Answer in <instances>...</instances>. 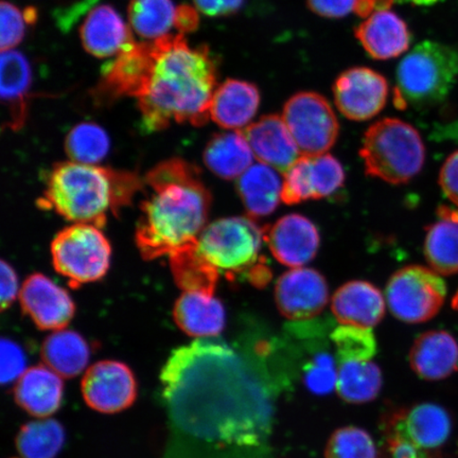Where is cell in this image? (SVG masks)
Masks as SVG:
<instances>
[{"instance_id":"38","label":"cell","mask_w":458,"mask_h":458,"mask_svg":"<svg viewBox=\"0 0 458 458\" xmlns=\"http://www.w3.org/2000/svg\"><path fill=\"white\" fill-rule=\"evenodd\" d=\"M0 21H2V51L13 50L26 36L28 22L24 13L15 4L3 0L0 4Z\"/></svg>"},{"instance_id":"7","label":"cell","mask_w":458,"mask_h":458,"mask_svg":"<svg viewBox=\"0 0 458 458\" xmlns=\"http://www.w3.org/2000/svg\"><path fill=\"white\" fill-rule=\"evenodd\" d=\"M265 229L246 216L216 220L200 233L199 249L217 270L233 277L258 262Z\"/></svg>"},{"instance_id":"49","label":"cell","mask_w":458,"mask_h":458,"mask_svg":"<svg viewBox=\"0 0 458 458\" xmlns=\"http://www.w3.org/2000/svg\"><path fill=\"white\" fill-rule=\"evenodd\" d=\"M24 14L26 17V21L28 22L29 26L36 25V22L38 21V10L34 7H28L24 11Z\"/></svg>"},{"instance_id":"12","label":"cell","mask_w":458,"mask_h":458,"mask_svg":"<svg viewBox=\"0 0 458 458\" xmlns=\"http://www.w3.org/2000/svg\"><path fill=\"white\" fill-rule=\"evenodd\" d=\"M345 182L339 160L329 154L301 156L284 174L282 200L295 205L331 196Z\"/></svg>"},{"instance_id":"45","label":"cell","mask_w":458,"mask_h":458,"mask_svg":"<svg viewBox=\"0 0 458 458\" xmlns=\"http://www.w3.org/2000/svg\"><path fill=\"white\" fill-rule=\"evenodd\" d=\"M245 0H193L199 13L209 17H225L237 13Z\"/></svg>"},{"instance_id":"20","label":"cell","mask_w":458,"mask_h":458,"mask_svg":"<svg viewBox=\"0 0 458 458\" xmlns=\"http://www.w3.org/2000/svg\"><path fill=\"white\" fill-rule=\"evenodd\" d=\"M14 400L27 414L44 420L60 410L64 396L62 377L45 364L24 372L14 386Z\"/></svg>"},{"instance_id":"42","label":"cell","mask_w":458,"mask_h":458,"mask_svg":"<svg viewBox=\"0 0 458 458\" xmlns=\"http://www.w3.org/2000/svg\"><path fill=\"white\" fill-rule=\"evenodd\" d=\"M388 445L393 458H427L425 450L411 442L400 426L389 437Z\"/></svg>"},{"instance_id":"6","label":"cell","mask_w":458,"mask_h":458,"mask_svg":"<svg viewBox=\"0 0 458 458\" xmlns=\"http://www.w3.org/2000/svg\"><path fill=\"white\" fill-rule=\"evenodd\" d=\"M55 271L72 289L98 282L111 266L112 246L99 227L76 223L56 234L51 243Z\"/></svg>"},{"instance_id":"35","label":"cell","mask_w":458,"mask_h":458,"mask_svg":"<svg viewBox=\"0 0 458 458\" xmlns=\"http://www.w3.org/2000/svg\"><path fill=\"white\" fill-rule=\"evenodd\" d=\"M111 148L106 130L94 123H82L73 127L65 140V150L72 162L97 165L107 157Z\"/></svg>"},{"instance_id":"3","label":"cell","mask_w":458,"mask_h":458,"mask_svg":"<svg viewBox=\"0 0 458 458\" xmlns=\"http://www.w3.org/2000/svg\"><path fill=\"white\" fill-rule=\"evenodd\" d=\"M143 182L134 174L74 162L54 165L46 182L43 209L64 219L103 227L107 215L128 206Z\"/></svg>"},{"instance_id":"22","label":"cell","mask_w":458,"mask_h":458,"mask_svg":"<svg viewBox=\"0 0 458 458\" xmlns=\"http://www.w3.org/2000/svg\"><path fill=\"white\" fill-rule=\"evenodd\" d=\"M260 91L243 80L228 79L216 88L210 118L220 127L238 131L249 127L259 108Z\"/></svg>"},{"instance_id":"31","label":"cell","mask_w":458,"mask_h":458,"mask_svg":"<svg viewBox=\"0 0 458 458\" xmlns=\"http://www.w3.org/2000/svg\"><path fill=\"white\" fill-rule=\"evenodd\" d=\"M382 385V371L371 360H346L340 362L335 389L346 403H369L379 394Z\"/></svg>"},{"instance_id":"18","label":"cell","mask_w":458,"mask_h":458,"mask_svg":"<svg viewBox=\"0 0 458 458\" xmlns=\"http://www.w3.org/2000/svg\"><path fill=\"white\" fill-rule=\"evenodd\" d=\"M356 38L366 53L376 60H391L409 50L411 33L406 22L393 11L372 13L356 29Z\"/></svg>"},{"instance_id":"15","label":"cell","mask_w":458,"mask_h":458,"mask_svg":"<svg viewBox=\"0 0 458 458\" xmlns=\"http://www.w3.org/2000/svg\"><path fill=\"white\" fill-rule=\"evenodd\" d=\"M328 284L322 274L312 268H293L278 279L275 301L280 313L291 320L318 317L327 306Z\"/></svg>"},{"instance_id":"46","label":"cell","mask_w":458,"mask_h":458,"mask_svg":"<svg viewBox=\"0 0 458 458\" xmlns=\"http://www.w3.org/2000/svg\"><path fill=\"white\" fill-rule=\"evenodd\" d=\"M199 16L197 8L189 4H181L176 8L174 28L181 34L192 33L198 30Z\"/></svg>"},{"instance_id":"41","label":"cell","mask_w":458,"mask_h":458,"mask_svg":"<svg viewBox=\"0 0 458 458\" xmlns=\"http://www.w3.org/2000/svg\"><path fill=\"white\" fill-rule=\"evenodd\" d=\"M313 13L326 19H343L357 13L359 0H307Z\"/></svg>"},{"instance_id":"11","label":"cell","mask_w":458,"mask_h":458,"mask_svg":"<svg viewBox=\"0 0 458 458\" xmlns=\"http://www.w3.org/2000/svg\"><path fill=\"white\" fill-rule=\"evenodd\" d=\"M156 53L154 44L134 43L102 67V77L93 91L96 99L110 102L123 97L139 99L150 83Z\"/></svg>"},{"instance_id":"48","label":"cell","mask_w":458,"mask_h":458,"mask_svg":"<svg viewBox=\"0 0 458 458\" xmlns=\"http://www.w3.org/2000/svg\"><path fill=\"white\" fill-rule=\"evenodd\" d=\"M249 282L261 288L266 285L271 279L270 268L267 267L263 263L257 262L253 267H250L248 272Z\"/></svg>"},{"instance_id":"14","label":"cell","mask_w":458,"mask_h":458,"mask_svg":"<svg viewBox=\"0 0 458 458\" xmlns=\"http://www.w3.org/2000/svg\"><path fill=\"white\" fill-rule=\"evenodd\" d=\"M22 312L39 330L57 331L67 327L76 313L68 292L45 275H30L20 292Z\"/></svg>"},{"instance_id":"29","label":"cell","mask_w":458,"mask_h":458,"mask_svg":"<svg viewBox=\"0 0 458 458\" xmlns=\"http://www.w3.org/2000/svg\"><path fill=\"white\" fill-rule=\"evenodd\" d=\"M399 426L421 449H437L450 437L451 417L443 406L421 403L399 415Z\"/></svg>"},{"instance_id":"17","label":"cell","mask_w":458,"mask_h":458,"mask_svg":"<svg viewBox=\"0 0 458 458\" xmlns=\"http://www.w3.org/2000/svg\"><path fill=\"white\" fill-rule=\"evenodd\" d=\"M242 131L257 160L284 174L301 157L284 118L278 114H267Z\"/></svg>"},{"instance_id":"5","label":"cell","mask_w":458,"mask_h":458,"mask_svg":"<svg viewBox=\"0 0 458 458\" xmlns=\"http://www.w3.org/2000/svg\"><path fill=\"white\" fill-rule=\"evenodd\" d=\"M360 156L366 174L399 185L420 174L425 165L426 147L413 125L386 118L366 131Z\"/></svg>"},{"instance_id":"47","label":"cell","mask_w":458,"mask_h":458,"mask_svg":"<svg viewBox=\"0 0 458 458\" xmlns=\"http://www.w3.org/2000/svg\"><path fill=\"white\" fill-rule=\"evenodd\" d=\"M396 0H359L357 14L360 17H368L377 10L389 9Z\"/></svg>"},{"instance_id":"39","label":"cell","mask_w":458,"mask_h":458,"mask_svg":"<svg viewBox=\"0 0 458 458\" xmlns=\"http://www.w3.org/2000/svg\"><path fill=\"white\" fill-rule=\"evenodd\" d=\"M336 381L337 369L334 359L327 353L318 354L306 371L307 388L318 396H325L334 391Z\"/></svg>"},{"instance_id":"16","label":"cell","mask_w":458,"mask_h":458,"mask_svg":"<svg viewBox=\"0 0 458 458\" xmlns=\"http://www.w3.org/2000/svg\"><path fill=\"white\" fill-rule=\"evenodd\" d=\"M265 240L275 259L284 266L299 268L317 256L320 237L317 226L301 215H288L265 229Z\"/></svg>"},{"instance_id":"10","label":"cell","mask_w":458,"mask_h":458,"mask_svg":"<svg viewBox=\"0 0 458 458\" xmlns=\"http://www.w3.org/2000/svg\"><path fill=\"white\" fill-rule=\"evenodd\" d=\"M81 393L89 409L112 415L122 413L135 403L139 385L129 365L105 360L85 371Z\"/></svg>"},{"instance_id":"37","label":"cell","mask_w":458,"mask_h":458,"mask_svg":"<svg viewBox=\"0 0 458 458\" xmlns=\"http://www.w3.org/2000/svg\"><path fill=\"white\" fill-rule=\"evenodd\" d=\"M339 362L346 360H369L376 351V342L369 329L343 326L332 335Z\"/></svg>"},{"instance_id":"36","label":"cell","mask_w":458,"mask_h":458,"mask_svg":"<svg viewBox=\"0 0 458 458\" xmlns=\"http://www.w3.org/2000/svg\"><path fill=\"white\" fill-rule=\"evenodd\" d=\"M325 458H377L374 440L363 428L336 429L326 445Z\"/></svg>"},{"instance_id":"25","label":"cell","mask_w":458,"mask_h":458,"mask_svg":"<svg viewBox=\"0 0 458 458\" xmlns=\"http://www.w3.org/2000/svg\"><path fill=\"white\" fill-rule=\"evenodd\" d=\"M174 322L184 334L199 339L216 337L225 329L226 312L214 295L185 292L176 301Z\"/></svg>"},{"instance_id":"50","label":"cell","mask_w":458,"mask_h":458,"mask_svg":"<svg viewBox=\"0 0 458 458\" xmlns=\"http://www.w3.org/2000/svg\"><path fill=\"white\" fill-rule=\"evenodd\" d=\"M442 2V0H396V3L399 4H411L415 5H425V7H428V5H433Z\"/></svg>"},{"instance_id":"26","label":"cell","mask_w":458,"mask_h":458,"mask_svg":"<svg viewBox=\"0 0 458 458\" xmlns=\"http://www.w3.org/2000/svg\"><path fill=\"white\" fill-rule=\"evenodd\" d=\"M284 181L278 171L265 164L251 165L239 177L237 191L250 217L274 213L282 200Z\"/></svg>"},{"instance_id":"30","label":"cell","mask_w":458,"mask_h":458,"mask_svg":"<svg viewBox=\"0 0 458 458\" xmlns=\"http://www.w3.org/2000/svg\"><path fill=\"white\" fill-rule=\"evenodd\" d=\"M174 282L185 292L214 295L219 270L199 249V242L188 244L169 256Z\"/></svg>"},{"instance_id":"28","label":"cell","mask_w":458,"mask_h":458,"mask_svg":"<svg viewBox=\"0 0 458 458\" xmlns=\"http://www.w3.org/2000/svg\"><path fill=\"white\" fill-rule=\"evenodd\" d=\"M43 362L65 379L81 375L90 360V347L72 330H57L46 337L41 349Z\"/></svg>"},{"instance_id":"23","label":"cell","mask_w":458,"mask_h":458,"mask_svg":"<svg viewBox=\"0 0 458 458\" xmlns=\"http://www.w3.org/2000/svg\"><path fill=\"white\" fill-rule=\"evenodd\" d=\"M409 360L411 369L422 379L443 380L458 369V344L448 332L428 331L415 341Z\"/></svg>"},{"instance_id":"9","label":"cell","mask_w":458,"mask_h":458,"mask_svg":"<svg viewBox=\"0 0 458 458\" xmlns=\"http://www.w3.org/2000/svg\"><path fill=\"white\" fill-rule=\"evenodd\" d=\"M283 118L301 156H323L339 137V122L329 101L314 91L292 96L284 105Z\"/></svg>"},{"instance_id":"19","label":"cell","mask_w":458,"mask_h":458,"mask_svg":"<svg viewBox=\"0 0 458 458\" xmlns=\"http://www.w3.org/2000/svg\"><path fill=\"white\" fill-rule=\"evenodd\" d=\"M80 38L84 49L98 59L118 55L135 43L130 28L111 4L90 11L80 28Z\"/></svg>"},{"instance_id":"27","label":"cell","mask_w":458,"mask_h":458,"mask_svg":"<svg viewBox=\"0 0 458 458\" xmlns=\"http://www.w3.org/2000/svg\"><path fill=\"white\" fill-rule=\"evenodd\" d=\"M204 163L223 180L239 179L251 163L254 154L242 131L216 134L204 150Z\"/></svg>"},{"instance_id":"2","label":"cell","mask_w":458,"mask_h":458,"mask_svg":"<svg viewBox=\"0 0 458 458\" xmlns=\"http://www.w3.org/2000/svg\"><path fill=\"white\" fill-rule=\"evenodd\" d=\"M136 244L143 259L170 256L198 242L208 222L211 194L196 165L181 158L160 163L145 177Z\"/></svg>"},{"instance_id":"34","label":"cell","mask_w":458,"mask_h":458,"mask_svg":"<svg viewBox=\"0 0 458 458\" xmlns=\"http://www.w3.org/2000/svg\"><path fill=\"white\" fill-rule=\"evenodd\" d=\"M176 8L174 0H131L128 14L133 30L142 38L168 36L174 27Z\"/></svg>"},{"instance_id":"32","label":"cell","mask_w":458,"mask_h":458,"mask_svg":"<svg viewBox=\"0 0 458 458\" xmlns=\"http://www.w3.org/2000/svg\"><path fill=\"white\" fill-rule=\"evenodd\" d=\"M65 442L64 427L51 418L26 423L15 439L16 449L22 458H56Z\"/></svg>"},{"instance_id":"40","label":"cell","mask_w":458,"mask_h":458,"mask_svg":"<svg viewBox=\"0 0 458 458\" xmlns=\"http://www.w3.org/2000/svg\"><path fill=\"white\" fill-rule=\"evenodd\" d=\"M2 385L8 386L20 379L27 368L25 352L13 340L2 339Z\"/></svg>"},{"instance_id":"24","label":"cell","mask_w":458,"mask_h":458,"mask_svg":"<svg viewBox=\"0 0 458 458\" xmlns=\"http://www.w3.org/2000/svg\"><path fill=\"white\" fill-rule=\"evenodd\" d=\"M0 94L8 112L7 127L19 131L28 116V97L32 84V70L27 57L16 50L2 51L0 57Z\"/></svg>"},{"instance_id":"44","label":"cell","mask_w":458,"mask_h":458,"mask_svg":"<svg viewBox=\"0 0 458 458\" xmlns=\"http://www.w3.org/2000/svg\"><path fill=\"white\" fill-rule=\"evenodd\" d=\"M0 278H2V311L7 310L17 299L20 292L19 277L13 266L7 261L0 263Z\"/></svg>"},{"instance_id":"51","label":"cell","mask_w":458,"mask_h":458,"mask_svg":"<svg viewBox=\"0 0 458 458\" xmlns=\"http://www.w3.org/2000/svg\"><path fill=\"white\" fill-rule=\"evenodd\" d=\"M452 307H454V309L458 311V291L454 297V301H452Z\"/></svg>"},{"instance_id":"13","label":"cell","mask_w":458,"mask_h":458,"mask_svg":"<svg viewBox=\"0 0 458 458\" xmlns=\"http://www.w3.org/2000/svg\"><path fill=\"white\" fill-rule=\"evenodd\" d=\"M388 82L369 67H353L340 74L334 85L336 107L348 119L365 122L386 106Z\"/></svg>"},{"instance_id":"1","label":"cell","mask_w":458,"mask_h":458,"mask_svg":"<svg viewBox=\"0 0 458 458\" xmlns=\"http://www.w3.org/2000/svg\"><path fill=\"white\" fill-rule=\"evenodd\" d=\"M156 63L150 83L139 100L142 127L167 129L172 123L202 127L210 118L216 89L217 62L208 45L191 47L184 34L153 41Z\"/></svg>"},{"instance_id":"4","label":"cell","mask_w":458,"mask_h":458,"mask_svg":"<svg viewBox=\"0 0 458 458\" xmlns=\"http://www.w3.org/2000/svg\"><path fill=\"white\" fill-rule=\"evenodd\" d=\"M457 80L458 51L438 42H421L399 63L394 102L399 108L437 106L449 96Z\"/></svg>"},{"instance_id":"21","label":"cell","mask_w":458,"mask_h":458,"mask_svg":"<svg viewBox=\"0 0 458 458\" xmlns=\"http://www.w3.org/2000/svg\"><path fill=\"white\" fill-rule=\"evenodd\" d=\"M332 312L343 326L370 329L386 314V301L379 289L366 282H351L332 297Z\"/></svg>"},{"instance_id":"33","label":"cell","mask_w":458,"mask_h":458,"mask_svg":"<svg viewBox=\"0 0 458 458\" xmlns=\"http://www.w3.org/2000/svg\"><path fill=\"white\" fill-rule=\"evenodd\" d=\"M439 217L428 228L425 255L433 271L449 276L458 273V220Z\"/></svg>"},{"instance_id":"8","label":"cell","mask_w":458,"mask_h":458,"mask_svg":"<svg viewBox=\"0 0 458 458\" xmlns=\"http://www.w3.org/2000/svg\"><path fill=\"white\" fill-rule=\"evenodd\" d=\"M446 285L431 268L410 266L394 273L386 286L389 310L401 322L425 323L442 309Z\"/></svg>"},{"instance_id":"43","label":"cell","mask_w":458,"mask_h":458,"mask_svg":"<svg viewBox=\"0 0 458 458\" xmlns=\"http://www.w3.org/2000/svg\"><path fill=\"white\" fill-rule=\"evenodd\" d=\"M439 184L446 198L458 206V151L446 158L440 170Z\"/></svg>"}]
</instances>
